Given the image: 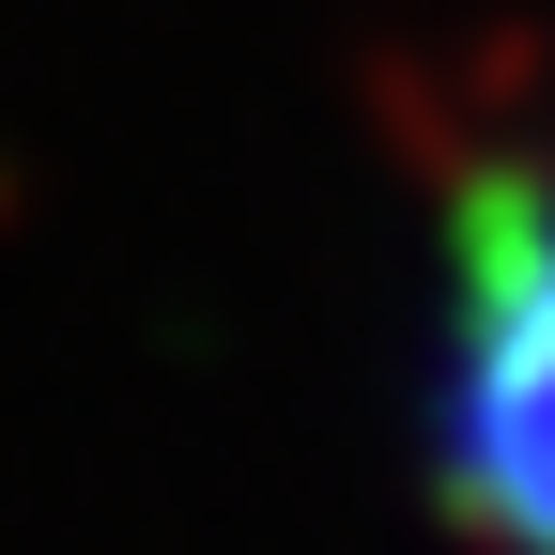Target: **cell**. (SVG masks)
I'll return each instance as SVG.
<instances>
[{
  "instance_id": "obj_1",
  "label": "cell",
  "mask_w": 555,
  "mask_h": 555,
  "mask_svg": "<svg viewBox=\"0 0 555 555\" xmlns=\"http://www.w3.org/2000/svg\"><path fill=\"white\" fill-rule=\"evenodd\" d=\"M463 494L555 555V201H509V232L463 262Z\"/></svg>"
}]
</instances>
